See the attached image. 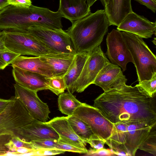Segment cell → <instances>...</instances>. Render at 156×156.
Listing matches in <instances>:
<instances>
[{"label": "cell", "instance_id": "cell-1", "mask_svg": "<svg viewBox=\"0 0 156 156\" xmlns=\"http://www.w3.org/2000/svg\"><path fill=\"white\" fill-rule=\"evenodd\" d=\"M94 106L113 124L138 121L156 126L154 98L144 94L135 86L125 84L104 92L94 100Z\"/></svg>", "mask_w": 156, "mask_h": 156}, {"label": "cell", "instance_id": "cell-2", "mask_svg": "<svg viewBox=\"0 0 156 156\" xmlns=\"http://www.w3.org/2000/svg\"><path fill=\"white\" fill-rule=\"evenodd\" d=\"M72 23L66 31L76 54L89 52L100 45L110 26L104 9L98 10Z\"/></svg>", "mask_w": 156, "mask_h": 156}, {"label": "cell", "instance_id": "cell-3", "mask_svg": "<svg viewBox=\"0 0 156 156\" xmlns=\"http://www.w3.org/2000/svg\"><path fill=\"white\" fill-rule=\"evenodd\" d=\"M132 55L139 82L151 78L156 73V57L143 38L127 32H121Z\"/></svg>", "mask_w": 156, "mask_h": 156}, {"label": "cell", "instance_id": "cell-4", "mask_svg": "<svg viewBox=\"0 0 156 156\" xmlns=\"http://www.w3.org/2000/svg\"><path fill=\"white\" fill-rule=\"evenodd\" d=\"M4 43L9 51L20 55L35 57H66L48 48L37 38L28 32L5 30Z\"/></svg>", "mask_w": 156, "mask_h": 156}, {"label": "cell", "instance_id": "cell-5", "mask_svg": "<svg viewBox=\"0 0 156 156\" xmlns=\"http://www.w3.org/2000/svg\"><path fill=\"white\" fill-rule=\"evenodd\" d=\"M0 113V135H16L19 129L32 122L34 119L25 106L15 96Z\"/></svg>", "mask_w": 156, "mask_h": 156}, {"label": "cell", "instance_id": "cell-6", "mask_svg": "<svg viewBox=\"0 0 156 156\" xmlns=\"http://www.w3.org/2000/svg\"><path fill=\"white\" fill-rule=\"evenodd\" d=\"M28 32L48 48L56 53L65 55H75L71 38L62 29H53L39 26L29 28Z\"/></svg>", "mask_w": 156, "mask_h": 156}, {"label": "cell", "instance_id": "cell-7", "mask_svg": "<svg viewBox=\"0 0 156 156\" xmlns=\"http://www.w3.org/2000/svg\"><path fill=\"white\" fill-rule=\"evenodd\" d=\"M109 62L100 45L90 51L81 73L73 85L71 93L82 92L93 84L100 71Z\"/></svg>", "mask_w": 156, "mask_h": 156}, {"label": "cell", "instance_id": "cell-8", "mask_svg": "<svg viewBox=\"0 0 156 156\" xmlns=\"http://www.w3.org/2000/svg\"><path fill=\"white\" fill-rule=\"evenodd\" d=\"M72 115L86 123L95 135L105 141L110 136L113 124L94 106L82 103Z\"/></svg>", "mask_w": 156, "mask_h": 156}, {"label": "cell", "instance_id": "cell-9", "mask_svg": "<svg viewBox=\"0 0 156 156\" xmlns=\"http://www.w3.org/2000/svg\"><path fill=\"white\" fill-rule=\"evenodd\" d=\"M106 54L112 63L121 67L123 71L126 69L127 64L133 61L121 32L113 29L108 34Z\"/></svg>", "mask_w": 156, "mask_h": 156}, {"label": "cell", "instance_id": "cell-10", "mask_svg": "<svg viewBox=\"0 0 156 156\" xmlns=\"http://www.w3.org/2000/svg\"><path fill=\"white\" fill-rule=\"evenodd\" d=\"M15 97L20 100L34 119L46 122L50 113L47 104L38 97L37 92L24 88L16 83L14 84Z\"/></svg>", "mask_w": 156, "mask_h": 156}, {"label": "cell", "instance_id": "cell-11", "mask_svg": "<svg viewBox=\"0 0 156 156\" xmlns=\"http://www.w3.org/2000/svg\"><path fill=\"white\" fill-rule=\"evenodd\" d=\"M117 29L136 35L143 38H148L156 34V23L149 21L143 16L133 11L124 18Z\"/></svg>", "mask_w": 156, "mask_h": 156}, {"label": "cell", "instance_id": "cell-12", "mask_svg": "<svg viewBox=\"0 0 156 156\" xmlns=\"http://www.w3.org/2000/svg\"><path fill=\"white\" fill-rule=\"evenodd\" d=\"M127 81L121 68L109 62L100 71L93 84L106 92L126 84Z\"/></svg>", "mask_w": 156, "mask_h": 156}, {"label": "cell", "instance_id": "cell-13", "mask_svg": "<svg viewBox=\"0 0 156 156\" xmlns=\"http://www.w3.org/2000/svg\"><path fill=\"white\" fill-rule=\"evenodd\" d=\"M127 131L126 141L123 147L129 156H134L138 149L149 134L153 128L145 123L126 122Z\"/></svg>", "mask_w": 156, "mask_h": 156}, {"label": "cell", "instance_id": "cell-14", "mask_svg": "<svg viewBox=\"0 0 156 156\" xmlns=\"http://www.w3.org/2000/svg\"><path fill=\"white\" fill-rule=\"evenodd\" d=\"M12 74L16 83L24 88L37 92L48 89L50 77L16 67H13Z\"/></svg>", "mask_w": 156, "mask_h": 156}, {"label": "cell", "instance_id": "cell-15", "mask_svg": "<svg viewBox=\"0 0 156 156\" xmlns=\"http://www.w3.org/2000/svg\"><path fill=\"white\" fill-rule=\"evenodd\" d=\"M17 135L28 141L44 139L58 140L59 138L58 134L52 128L36 119L20 128Z\"/></svg>", "mask_w": 156, "mask_h": 156}, {"label": "cell", "instance_id": "cell-16", "mask_svg": "<svg viewBox=\"0 0 156 156\" xmlns=\"http://www.w3.org/2000/svg\"><path fill=\"white\" fill-rule=\"evenodd\" d=\"M87 0H60L58 11L72 23L91 13Z\"/></svg>", "mask_w": 156, "mask_h": 156}, {"label": "cell", "instance_id": "cell-17", "mask_svg": "<svg viewBox=\"0 0 156 156\" xmlns=\"http://www.w3.org/2000/svg\"><path fill=\"white\" fill-rule=\"evenodd\" d=\"M12 67H16L26 70L37 73L48 77H53L49 66L39 57H27L19 55L11 64Z\"/></svg>", "mask_w": 156, "mask_h": 156}, {"label": "cell", "instance_id": "cell-18", "mask_svg": "<svg viewBox=\"0 0 156 156\" xmlns=\"http://www.w3.org/2000/svg\"><path fill=\"white\" fill-rule=\"evenodd\" d=\"M131 0H110L104 10L110 25L118 26L129 13L133 11Z\"/></svg>", "mask_w": 156, "mask_h": 156}, {"label": "cell", "instance_id": "cell-19", "mask_svg": "<svg viewBox=\"0 0 156 156\" xmlns=\"http://www.w3.org/2000/svg\"><path fill=\"white\" fill-rule=\"evenodd\" d=\"M44 123L52 128L59 137L86 147L87 143L75 133L67 120V116L55 117Z\"/></svg>", "mask_w": 156, "mask_h": 156}, {"label": "cell", "instance_id": "cell-20", "mask_svg": "<svg viewBox=\"0 0 156 156\" xmlns=\"http://www.w3.org/2000/svg\"><path fill=\"white\" fill-rule=\"evenodd\" d=\"M89 52L76 54L71 67L63 76L66 89L71 93L73 85L80 75L88 58Z\"/></svg>", "mask_w": 156, "mask_h": 156}, {"label": "cell", "instance_id": "cell-21", "mask_svg": "<svg viewBox=\"0 0 156 156\" xmlns=\"http://www.w3.org/2000/svg\"><path fill=\"white\" fill-rule=\"evenodd\" d=\"M75 55L62 57H40V58L50 67L53 77H63L71 67Z\"/></svg>", "mask_w": 156, "mask_h": 156}, {"label": "cell", "instance_id": "cell-22", "mask_svg": "<svg viewBox=\"0 0 156 156\" xmlns=\"http://www.w3.org/2000/svg\"><path fill=\"white\" fill-rule=\"evenodd\" d=\"M58 102L59 111L67 116L72 115L75 110L82 103L69 92L60 94Z\"/></svg>", "mask_w": 156, "mask_h": 156}, {"label": "cell", "instance_id": "cell-23", "mask_svg": "<svg viewBox=\"0 0 156 156\" xmlns=\"http://www.w3.org/2000/svg\"><path fill=\"white\" fill-rule=\"evenodd\" d=\"M67 120L76 134L87 143L94 134L90 128L84 122L72 115L68 116Z\"/></svg>", "mask_w": 156, "mask_h": 156}, {"label": "cell", "instance_id": "cell-24", "mask_svg": "<svg viewBox=\"0 0 156 156\" xmlns=\"http://www.w3.org/2000/svg\"><path fill=\"white\" fill-rule=\"evenodd\" d=\"M111 134L107 140L123 144L126 141L127 124L125 121L113 124Z\"/></svg>", "mask_w": 156, "mask_h": 156}, {"label": "cell", "instance_id": "cell-25", "mask_svg": "<svg viewBox=\"0 0 156 156\" xmlns=\"http://www.w3.org/2000/svg\"><path fill=\"white\" fill-rule=\"evenodd\" d=\"M55 148L65 151L80 154L87 153L88 150L85 146L59 137Z\"/></svg>", "mask_w": 156, "mask_h": 156}, {"label": "cell", "instance_id": "cell-26", "mask_svg": "<svg viewBox=\"0 0 156 156\" xmlns=\"http://www.w3.org/2000/svg\"><path fill=\"white\" fill-rule=\"evenodd\" d=\"M135 86L144 94L150 98H153L156 92V73L151 78L139 82Z\"/></svg>", "mask_w": 156, "mask_h": 156}, {"label": "cell", "instance_id": "cell-27", "mask_svg": "<svg viewBox=\"0 0 156 156\" xmlns=\"http://www.w3.org/2000/svg\"><path fill=\"white\" fill-rule=\"evenodd\" d=\"M5 145L8 149L9 151L14 152L17 148L20 147H26L35 151L38 150L32 141H27L16 135L13 136Z\"/></svg>", "mask_w": 156, "mask_h": 156}, {"label": "cell", "instance_id": "cell-28", "mask_svg": "<svg viewBox=\"0 0 156 156\" xmlns=\"http://www.w3.org/2000/svg\"><path fill=\"white\" fill-rule=\"evenodd\" d=\"M153 128L139 149L156 156V132Z\"/></svg>", "mask_w": 156, "mask_h": 156}, {"label": "cell", "instance_id": "cell-29", "mask_svg": "<svg viewBox=\"0 0 156 156\" xmlns=\"http://www.w3.org/2000/svg\"><path fill=\"white\" fill-rule=\"evenodd\" d=\"M48 90L58 95L66 89V85L63 77L49 78L48 83Z\"/></svg>", "mask_w": 156, "mask_h": 156}, {"label": "cell", "instance_id": "cell-30", "mask_svg": "<svg viewBox=\"0 0 156 156\" xmlns=\"http://www.w3.org/2000/svg\"><path fill=\"white\" fill-rule=\"evenodd\" d=\"M58 140L44 139L32 141L36 148L38 150L55 148Z\"/></svg>", "mask_w": 156, "mask_h": 156}, {"label": "cell", "instance_id": "cell-31", "mask_svg": "<svg viewBox=\"0 0 156 156\" xmlns=\"http://www.w3.org/2000/svg\"><path fill=\"white\" fill-rule=\"evenodd\" d=\"M105 144L109 146L115 156H129L124 149L123 144H118L109 140H106Z\"/></svg>", "mask_w": 156, "mask_h": 156}, {"label": "cell", "instance_id": "cell-32", "mask_svg": "<svg viewBox=\"0 0 156 156\" xmlns=\"http://www.w3.org/2000/svg\"><path fill=\"white\" fill-rule=\"evenodd\" d=\"M13 136L9 134H4L0 135V156H4L9 151L5 144L9 141Z\"/></svg>", "mask_w": 156, "mask_h": 156}, {"label": "cell", "instance_id": "cell-33", "mask_svg": "<svg viewBox=\"0 0 156 156\" xmlns=\"http://www.w3.org/2000/svg\"><path fill=\"white\" fill-rule=\"evenodd\" d=\"M105 141L94 134L87 141L92 148L98 150L104 148Z\"/></svg>", "mask_w": 156, "mask_h": 156}, {"label": "cell", "instance_id": "cell-34", "mask_svg": "<svg viewBox=\"0 0 156 156\" xmlns=\"http://www.w3.org/2000/svg\"><path fill=\"white\" fill-rule=\"evenodd\" d=\"M86 154L88 156H115L111 149L104 148L98 150L90 149Z\"/></svg>", "mask_w": 156, "mask_h": 156}, {"label": "cell", "instance_id": "cell-35", "mask_svg": "<svg viewBox=\"0 0 156 156\" xmlns=\"http://www.w3.org/2000/svg\"><path fill=\"white\" fill-rule=\"evenodd\" d=\"M66 151L55 148L41 149L36 151L37 156H47L54 155L64 153Z\"/></svg>", "mask_w": 156, "mask_h": 156}, {"label": "cell", "instance_id": "cell-36", "mask_svg": "<svg viewBox=\"0 0 156 156\" xmlns=\"http://www.w3.org/2000/svg\"><path fill=\"white\" fill-rule=\"evenodd\" d=\"M2 57L4 61L9 65L16 57L20 55L14 52L9 51H2Z\"/></svg>", "mask_w": 156, "mask_h": 156}, {"label": "cell", "instance_id": "cell-37", "mask_svg": "<svg viewBox=\"0 0 156 156\" xmlns=\"http://www.w3.org/2000/svg\"><path fill=\"white\" fill-rule=\"evenodd\" d=\"M9 5L18 7L28 8L32 4L31 0H8Z\"/></svg>", "mask_w": 156, "mask_h": 156}, {"label": "cell", "instance_id": "cell-38", "mask_svg": "<svg viewBox=\"0 0 156 156\" xmlns=\"http://www.w3.org/2000/svg\"><path fill=\"white\" fill-rule=\"evenodd\" d=\"M155 13L156 11V2L153 0H135Z\"/></svg>", "mask_w": 156, "mask_h": 156}, {"label": "cell", "instance_id": "cell-39", "mask_svg": "<svg viewBox=\"0 0 156 156\" xmlns=\"http://www.w3.org/2000/svg\"><path fill=\"white\" fill-rule=\"evenodd\" d=\"M5 31L0 32V50L9 51L5 47L4 43Z\"/></svg>", "mask_w": 156, "mask_h": 156}, {"label": "cell", "instance_id": "cell-40", "mask_svg": "<svg viewBox=\"0 0 156 156\" xmlns=\"http://www.w3.org/2000/svg\"><path fill=\"white\" fill-rule=\"evenodd\" d=\"M11 100V98L9 99H5L0 98V113H1L5 108Z\"/></svg>", "mask_w": 156, "mask_h": 156}, {"label": "cell", "instance_id": "cell-41", "mask_svg": "<svg viewBox=\"0 0 156 156\" xmlns=\"http://www.w3.org/2000/svg\"><path fill=\"white\" fill-rule=\"evenodd\" d=\"M3 51V50H0V69H3L8 66L2 57L1 54Z\"/></svg>", "mask_w": 156, "mask_h": 156}, {"label": "cell", "instance_id": "cell-42", "mask_svg": "<svg viewBox=\"0 0 156 156\" xmlns=\"http://www.w3.org/2000/svg\"><path fill=\"white\" fill-rule=\"evenodd\" d=\"M9 5L8 0H0V11Z\"/></svg>", "mask_w": 156, "mask_h": 156}, {"label": "cell", "instance_id": "cell-43", "mask_svg": "<svg viewBox=\"0 0 156 156\" xmlns=\"http://www.w3.org/2000/svg\"><path fill=\"white\" fill-rule=\"evenodd\" d=\"M97 0H87V2L88 5L90 7Z\"/></svg>", "mask_w": 156, "mask_h": 156}, {"label": "cell", "instance_id": "cell-44", "mask_svg": "<svg viewBox=\"0 0 156 156\" xmlns=\"http://www.w3.org/2000/svg\"><path fill=\"white\" fill-rule=\"evenodd\" d=\"M101 2L103 5L105 7L108 3L110 0H100Z\"/></svg>", "mask_w": 156, "mask_h": 156}, {"label": "cell", "instance_id": "cell-45", "mask_svg": "<svg viewBox=\"0 0 156 156\" xmlns=\"http://www.w3.org/2000/svg\"><path fill=\"white\" fill-rule=\"evenodd\" d=\"M154 1L156 2V0H153Z\"/></svg>", "mask_w": 156, "mask_h": 156}, {"label": "cell", "instance_id": "cell-46", "mask_svg": "<svg viewBox=\"0 0 156 156\" xmlns=\"http://www.w3.org/2000/svg\"></svg>", "mask_w": 156, "mask_h": 156}]
</instances>
